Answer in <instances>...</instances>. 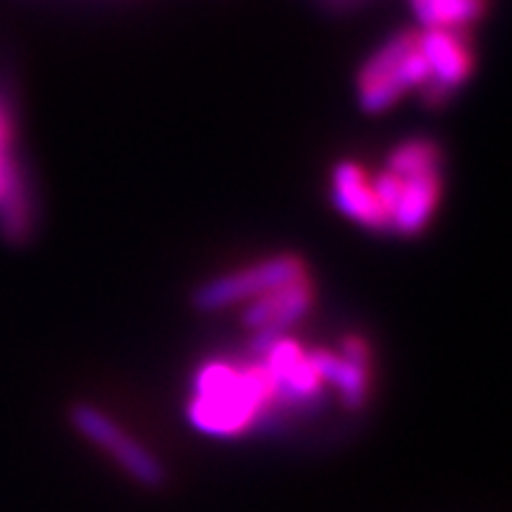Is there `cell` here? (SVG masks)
<instances>
[{
	"mask_svg": "<svg viewBox=\"0 0 512 512\" xmlns=\"http://www.w3.org/2000/svg\"><path fill=\"white\" fill-rule=\"evenodd\" d=\"M272 400H277L275 382L262 361L246 366L209 361L196 371L189 421L212 437H233L249 429Z\"/></svg>",
	"mask_w": 512,
	"mask_h": 512,
	"instance_id": "6da1fadb",
	"label": "cell"
},
{
	"mask_svg": "<svg viewBox=\"0 0 512 512\" xmlns=\"http://www.w3.org/2000/svg\"><path fill=\"white\" fill-rule=\"evenodd\" d=\"M429 79L432 71L418 48V32H400L358 71V102L366 113H384L405 92L421 89Z\"/></svg>",
	"mask_w": 512,
	"mask_h": 512,
	"instance_id": "7a4b0ae2",
	"label": "cell"
},
{
	"mask_svg": "<svg viewBox=\"0 0 512 512\" xmlns=\"http://www.w3.org/2000/svg\"><path fill=\"white\" fill-rule=\"evenodd\" d=\"M304 275L306 264L298 256H270V259H262V262L249 264L243 270L228 272V275H220L204 283L196 290L194 304L202 311H220L238 304L246 306L254 298L264 296V293H270L285 283H293Z\"/></svg>",
	"mask_w": 512,
	"mask_h": 512,
	"instance_id": "3957f363",
	"label": "cell"
},
{
	"mask_svg": "<svg viewBox=\"0 0 512 512\" xmlns=\"http://www.w3.org/2000/svg\"><path fill=\"white\" fill-rule=\"evenodd\" d=\"M71 421H74L76 432L81 437L100 447L105 455H110L131 479L149 486V489L162 486L165 468H162L160 460L139 439L123 432L108 413H102L100 408H92V405H76L74 411H71Z\"/></svg>",
	"mask_w": 512,
	"mask_h": 512,
	"instance_id": "277c9868",
	"label": "cell"
},
{
	"mask_svg": "<svg viewBox=\"0 0 512 512\" xmlns=\"http://www.w3.org/2000/svg\"><path fill=\"white\" fill-rule=\"evenodd\" d=\"M256 351L262 353V366L275 382L277 400L304 403L322 390V379L311 366L309 351L296 340L280 335H256Z\"/></svg>",
	"mask_w": 512,
	"mask_h": 512,
	"instance_id": "5b68a950",
	"label": "cell"
},
{
	"mask_svg": "<svg viewBox=\"0 0 512 512\" xmlns=\"http://www.w3.org/2000/svg\"><path fill=\"white\" fill-rule=\"evenodd\" d=\"M32 230L29 186L14 160V128L0 102V233L8 241H24Z\"/></svg>",
	"mask_w": 512,
	"mask_h": 512,
	"instance_id": "8992f818",
	"label": "cell"
},
{
	"mask_svg": "<svg viewBox=\"0 0 512 512\" xmlns=\"http://www.w3.org/2000/svg\"><path fill=\"white\" fill-rule=\"evenodd\" d=\"M390 176L398 181V194H395V202L387 215L390 230L400 236H416L432 223L434 212H437L439 196H442V168L408 173V176L390 173Z\"/></svg>",
	"mask_w": 512,
	"mask_h": 512,
	"instance_id": "52a82bcc",
	"label": "cell"
},
{
	"mask_svg": "<svg viewBox=\"0 0 512 512\" xmlns=\"http://www.w3.org/2000/svg\"><path fill=\"white\" fill-rule=\"evenodd\" d=\"M311 304H314V290H311L309 277L304 275L249 301L243 306V322L256 335H280L290 324L304 319Z\"/></svg>",
	"mask_w": 512,
	"mask_h": 512,
	"instance_id": "ba28073f",
	"label": "cell"
},
{
	"mask_svg": "<svg viewBox=\"0 0 512 512\" xmlns=\"http://www.w3.org/2000/svg\"><path fill=\"white\" fill-rule=\"evenodd\" d=\"M418 48L432 71V79L426 84L442 89L445 95L471 76L473 55L465 40V29H424L418 32Z\"/></svg>",
	"mask_w": 512,
	"mask_h": 512,
	"instance_id": "9c48e42d",
	"label": "cell"
},
{
	"mask_svg": "<svg viewBox=\"0 0 512 512\" xmlns=\"http://www.w3.org/2000/svg\"><path fill=\"white\" fill-rule=\"evenodd\" d=\"M332 202L348 220L369 230H390L374 191V181L356 162H340L332 170Z\"/></svg>",
	"mask_w": 512,
	"mask_h": 512,
	"instance_id": "30bf717a",
	"label": "cell"
},
{
	"mask_svg": "<svg viewBox=\"0 0 512 512\" xmlns=\"http://www.w3.org/2000/svg\"><path fill=\"white\" fill-rule=\"evenodd\" d=\"M309 358L322 384H332L345 403L353 405V408L364 403L366 390H369L366 364H358V361L345 358L343 353L332 351H311Z\"/></svg>",
	"mask_w": 512,
	"mask_h": 512,
	"instance_id": "8fae6325",
	"label": "cell"
},
{
	"mask_svg": "<svg viewBox=\"0 0 512 512\" xmlns=\"http://www.w3.org/2000/svg\"><path fill=\"white\" fill-rule=\"evenodd\" d=\"M424 29H468L479 19L481 0H411Z\"/></svg>",
	"mask_w": 512,
	"mask_h": 512,
	"instance_id": "7c38bea8",
	"label": "cell"
}]
</instances>
